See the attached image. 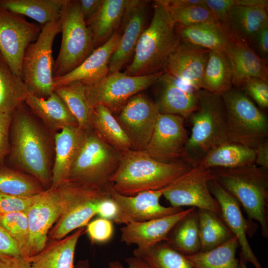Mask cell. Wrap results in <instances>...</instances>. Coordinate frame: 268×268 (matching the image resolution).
<instances>
[{
	"label": "cell",
	"mask_w": 268,
	"mask_h": 268,
	"mask_svg": "<svg viewBox=\"0 0 268 268\" xmlns=\"http://www.w3.org/2000/svg\"><path fill=\"white\" fill-rule=\"evenodd\" d=\"M232 86V68L225 53L210 51L202 77L201 89L222 95Z\"/></svg>",
	"instance_id": "cell-33"
},
{
	"label": "cell",
	"mask_w": 268,
	"mask_h": 268,
	"mask_svg": "<svg viewBox=\"0 0 268 268\" xmlns=\"http://www.w3.org/2000/svg\"><path fill=\"white\" fill-rule=\"evenodd\" d=\"M99 200L82 203L62 216L51 231V238L54 240H60L73 230L86 226L97 215V201Z\"/></svg>",
	"instance_id": "cell-40"
},
{
	"label": "cell",
	"mask_w": 268,
	"mask_h": 268,
	"mask_svg": "<svg viewBox=\"0 0 268 268\" xmlns=\"http://www.w3.org/2000/svg\"><path fill=\"white\" fill-rule=\"evenodd\" d=\"M167 8L175 25L190 26L218 22L205 2L202 4Z\"/></svg>",
	"instance_id": "cell-43"
},
{
	"label": "cell",
	"mask_w": 268,
	"mask_h": 268,
	"mask_svg": "<svg viewBox=\"0 0 268 268\" xmlns=\"http://www.w3.org/2000/svg\"><path fill=\"white\" fill-rule=\"evenodd\" d=\"M232 71V84L240 88L249 78L268 81L267 62L259 56L245 41L232 39L224 51Z\"/></svg>",
	"instance_id": "cell-24"
},
{
	"label": "cell",
	"mask_w": 268,
	"mask_h": 268,
	"mask_svg": "<svg viewBox=\"0 0 268 268\" xmlns=\"http://www.w3.org/2000/svg\"><path fill=\"white\" fill-rule=\"evenodd\" d=\"M163 72L143 76L130 75L120 71L109 73L97 83L86 86L87 101L92 109L102 105L113 114L118 113L132 97L155 84Z\"/></svg>",
	"instance_id": "cell-11"
},
{
	"label": "cell",
	"mask_w": 268,
	"mask_h": 268,
	"mask_svg": "<svg viewBox=\"0 0 268 268\" xmlns=\"http://www.w3.org/2000/svg\"><path fill=\"white\" fill-rule=\"evenodd\" d=\"M0 268H32L29 262L21 256L2 255L0 257Z\"/></svg>",
	"instance_id": "cell-53"
},
{
	"label": "cell",
	"mask_w": 268,
	"mask_h": 268,
	"mask_svg": "<svg viewBox=\"0 0 268 268\" xmlns=\"http://www.w3.org/2000/svg\"><path fill=\"white\" fill-rule=\"evenodd\" d=\"M127 0H103L94 16L87 23L95 48L106 42L120 26Z\"/></svg>",
	"instance_id": "cell-29"
},
{
	"label": "cell",
	"mask_w": 268,
	"mask_h": 268,
	"mask_svg": "<svg viewBox=\"0 0 268 268\" xmlns=\"http://www.w3.org/2000/svg\"><path fill=\"white\" fill-rule=\"evenodd\" d=\"M192 168L183 160L162 162L145 150L130 149L121 153L119 165L110 183L119 194L133 196L142 192L163 189Z\"/></svg>",
	"instance_id": "cell-3"
},
{
	"label": "cell",
	"mask_w": 268,
	"mask_h": 268,
	"mask_svg": "<svg viewBox=\"0 0 268 268\" xmlns=\"http://www.w3.org/2000/svg\"><path fill=\"white\" fill-rule=\"evenodd\" d=\"M42 192L28 197L15 196L0 193V214L27 211L40 198Z\"/></svg>",
	"instance_id": "cell-46"
},
{
	"label": "cell",
	"mask_w": 268,
	"mask_h": 268,
	"mask_svg": "<svg viewBox=\"0 0 268 268\" xmlns=\"http://www.w3.org/2000/svg\"><path fill=\"white\" fill-rule=\"evenodd\" d=\"M196 208L190 207L166 216L139 222H132L121 228V240L128 245L146 248L165 241L175 225Z\"/></svg>",
	"instance_id": "cell-21"
},
{
	"label": "cell",
	"mask_w": 268,
	"mask_h": 268,
	"mask_svg": "<svg viewBox=\"0 0 268 268\" xmlns=\"http://www.w3.org/2000/svg\"><path fill=\"white\" fill-rule=\"evenodd\" d=\"M252 44L255 45L256 53L267 61L268 55V25L263 27L257 32Z\"/></svg>",
	"instance_id": "cell-51"
},
{
	"label": "cell",
	"mask_w": 268,
	"mask_h": 268,
	"mask_svg": "<svg viewBox=\"0 0 268 268\" xmlns=\"http://www.w3.org/2000/svg\"><path fill=\"white\" fill-rule=\"evenodd\" d=\"M210 191L220 208V217L237 239L241 248L240 258L256 268H263L253 252L247 238L254 234L255 223L246 220L237 201L213 177L209 182Z\"/></svg>",
	"instance_id": "cell-17"
},
{
	"label": "cell",
	"mask_w": 268,
	"mask_h": 268,
	"mask_svg": "<svg viewBox=\"0 0 268 268\" xmlns=\"http://www.w3.org/2000/svg\"><path fill=\"white\" fill-rule=\"evenodd\" d=\"M75 268H90L88 261L85 260L79 261L77 265L75 266Z\"/></svg>",
	"instance_id": "cell-57"
},
{
	"label": "cell",
	"mask_w": 268,
	"mask_h": 268,
	"mask_svg": "<svg viewBox=\"0 0 268 268\" xmlns=\"http://www.w3.org/2000/svg\"><path fill=\"white\" fill-rule=\"evenodd\" d=\"M133 255L144 260L149 268H193L185 255L165 241L146 248H135Z\"/></svg>",
	"instance_id": "cell-39"
},
{
	"label": "cell",
	"mask_w": 268,
	"mask_h": 268,
	"mask_svg": "<svg viewBox=\"0 0 268 268\" xmlns=\"http://www.w3.org/2000/svg\"><path fill=\"white\" fill-rule=\"evenodd\" d=\"M213 176L210 169L198 165L192 167L163 189V196L171 206H191L212 211L219 216V205L211 194L209 182Z\"/></svg>",
	"instance_id": "cell-12"
},
{
	"label": "cell",
	"mask_w": 268,
	"mask_h": 268,
	"mask_svg": "<svg viewBox=\"0 0 268 268\" xmlns=\"http://www.w3.org/2000/svg\"><path fill=\"white\" fill-rule=\"evenodd\" d=\"M197 212L201 246L200 251L212 249L234 237L218 215L201 209H197Z\"/></svg>",
	"instance_id": "cell-38"
},
{
	"label": "cell",
	"mask_w": 268,
	"mask_h": 268,
	"mask_svg": "<svg viewBox=\"0 0 268 268\" xmlns=\"http://www.w3.org/2000/svg\"><path fill=\"white\" fill-rule=\"evenodd\" d=\"M239 268H248L247 266V264L245 263L242 259L240 258L239 260Z\"/></svg>",
	"instance_id": "cell-58"
},
{
	"label": "cell",
	"mask_w": 268,
	"mask_h": 268,
	"mask_svg": "<svg viewBox=\"0 0 268 268\" xmlns=\"http://www.w3.org/2000/svg\"><path fill=\"white\" fill-rule=\"evenodd\" d=\"M60 19L62 39L54 63V78L74 70L95 49L92 33L83 18L77 0H67Z\"/></svg>",
	"instance_id": "cell-9"
},
{
	"label": "cell",
	"mask_w": 268,
	"mask_h": 268,
	"mask_svg": "<svg viewBox=\"0 0 268 268\" xmlns=\"http://www.w3.org/2000/svg\"><path fill=\"white\" fill-rule=\"evenodd\" d=\"M267 25L268 6L240 4L236 0L224 28L232 38L245 41L250 46L257 32Z\"/></svg>",
	"instance_id": "cell-25"
},
{
	"label": "cell",
	"mask_w": 268,
	"mask_h": 268,
	"mask_svg": "<svg viewBox=\"0 0 268 268\" xmlns=\"http://www.w3.org/2000/svg\"><path fill=\"white\" fill-rule=\"evenodd\" d=\"M121 34L115 32L104 44L92 53L76 68L62 76L53 78L55 88L78 81L89 86L101 80L109 72L111 57L117 47Z\"/></svg>",
	"instance_id": "cell-20"
},
{
	"label": "cell",
	"mask_w": 268,
	"mask_h": 268,
	"mask_svg": "<svg viewBox=\"0 0 268 268\" xmlns=\"http://www.w3.org/2000/svg\"><path fill=\"white\" fill-rule=\"evenodd\" d=\"M216 20L223 27L227 23L229 13L236 4V0H204Z\"/></svg>",
	"instance_id": "cell-47"
},
{
	"label": "cell",
	"mask_w": 268,
	"mask_h": 268,
	"mask_svg": "<svg viewBox=\"0 0 268 268\" xmlns=\"http://www.w3.org/2000/svg\"><path fill=\"white\" fill-rule=\"evenodd\" d=\"M162 1L168 7H182L204 3V0H162Z\"/></svg>",
	"instance_id": "cell-56"
},
{
	"label": "cell",
	"mask_w": 268,
	"mask_h": 268,
	"mask_svg": "<svg viewBox=\"0 0 268 268\" xmlns=\"http://www.w3.org/2000/svg\"><path fill=\"white\" fill-rule=\"evenodd\" d=\"M92 130L105 143L121 153L131 149L130 141L111 111L98 105L92 109Z\"/></svg>",
	"instance_id": "cell-32"
},
{
	"label": "cell",
	"mask_w": 268,
	"mask_h": 268,
	"mask_svg": "<svg viewBox=\"0 0 268 268\" xmlns=\"http://www.w3.org/2000/svg\"><path fill=\"white\" fill-rule=\"evenodd\" d=\"M105 188L118 207V213L113 221L117 224L143 222L171 215L184 209L182 207L161 205L160 199L163 194V189L127 196L116 192L110 183Z\"/></svg>",
	"instance_id": "cell-15"
},
{
	"label": "cell",
	"mask_w": 268,
	"mask_h": 268,
	"mask_svg": "<svg viewBox=\"0 0 268 268\" xmlns=\"http://www.w3.org/2000/svg\"><path fill=\"white\" fill-rule=\"evenodd\" d=\"M125 261L127 267H125L119 261H112L108 264V268H149L142 259L133 255L127 258Z\"/></svg>",
	"instance_id": "cell-54"
},
{
	"label": "cell",
	"mask_w": 268,
	"mask_h": 268,
	"mask_svg": "<svg viewBox=\"0 0 268 268\" xmlns=\"http://www.w3.org/2000/svg\"><path fill=\"white\" fill-rule=\"evenodd\" d=\"M238 246L234 237L210 250L185 256L193 268H239V261L236 257Z\"/></svg>",
	"instance_id": "cell-36"
},
{
	"label": "cell",
	"mask_w": 268,
	"mask_h": 268,
	"mask_svg": "<svg viewBox=\"0 0 268 268\" xmlns=\"http://www.w3.org/2000/svg\"><path fill=\"white\" fill-rule=\"evenodd\" d=\"M84 227L51 243L40 253L26 259L32 268H75V248Z\"/></svg>",
	"instance_id": "cell-27"
},
{
	"label": "cell",
	"mask_w": 268,
	"mask_h": 268,
	"mask_svg": "<svg viewBox=\"0 0 268 268\" xmlns=\"http://www.w3.org/2000/svg\"><path fill=\"white\" fill-rule=\"evenodd\" d=\"M240 89L251 98L261 108L268 107V81L259 78H251L246 80Z\"/></svg>",
	"instance_id": "cell-45"
},
{
	"label": "cell",
	"mask_w": 268,
	"mask_h": 268,
	"mask_svg": "<svg viewBox=\"0 0 268 268\" xmlns=\"http://www.w3.org/2000/svg\"><path fill=\"white\" fill-rule=\"evenodd\" d=\"M184 120L180 116L160 113L145 149L150 156L165 163L181 160L189 138Z\"/></svg>",
	"instance_id": "cell-16"
},
{
	"label": "cell",
	"mask_w": 268,
	"mask_h": 268,
	"mask_svg": "<svg viewBox=\"0 0 268 268\" xmlns=\"http://www.w3.org/2000/svg\"><path fill=\"white\" fill-rule=\"evenodd\" d=\"M102 1L103 0H77L80 12L86 24L96 14Z\"/></svg>",
	"instance_id": "cell-52"
},
{
	"label": "cell",
	"mask_w": 268,
	"mask_h": 268,
	"mask_svg": "<svg viewBox=\"0 0 268 268\" xmlns=\"http://www.w3.org/2000/svg\"><path fill=\"white\" fill-rule=\"evenodd\" d=\"M156 83L160 86L156 103L160 113L180 116L188 118L198 106V91L165 73Z\"/></svg>",
	"instance_id": "cell-22"
},
{
	"label": "cell",
	"mask_w": 268,
	"mask_h": 268,
	"mask_svg": "<svg viewBox=\"0 0 268 268\" xmlns=\"http://www.w3.org/2000/svg\"><path fill=\"white\" fill-rule=\"evenodd\" d=\"M209 52L180 41L167 58L163 71L199 91Z\"/></svg>",
	"instance_id": "cell-19"
},
{
	"label": "cell",
	"mask_w": 268,
	"mask_h": 268,
	"mask_svg": "<svg viewBox=\"0 0 268 268\" xmlns=\"http://www.w3.org/2000/svg\"><path fill=\"white\" fill-rule=\"evenodd\" d=\"M213 178L238 202L248 220L258 221L262 235L268 237V169L252 164L233 168L210 169Z\"/></svg>",
	"instance_id": "cell-5"
},
{
	"label": "cell",
	"mask_w": 268,
	"mask_h": 268,
	"mask_svg": "<svg viewBox=\"0 0 268 268\" xmlns=\"http://www.w3.org/2000/svg\"><path fill=\"white\" fill-rule=\"evenodd\" d=\"M25 103L53 132H59L67 127L78 126L64 101L55 91L46 98L29 94Z\"/></svg>",
	"instance_id": "cell-26"
},
{
	"label": "cell",
	"mask_w": 268,
	"mask_h": 268,
	"mask_svg": "<svg viewBox=\"0 0 268 268\" xmlns=\"http://www.w3.org/2000/svg\"><path fill=\"white\" fill-rule=\"evenodd\" d=\"M165 242L186 256L200 252L197 208L185 216L175 225Z\"/></svg>",
	"instance_id": "cell-35"
},
{
	"label": "cell",
	"mask_w": 268,
	"mask_h": 268,
	"mask_svg": "<svg viewBox=\"0 0 268 268\" xmlns=\"http://www.w3.org/2000/svg\"><path fill=\"white\" fill-rule=\"evenodd\" d=\"M180 41L167 7L162 0H155L151 23L142 32L132 62L124 72L143 76L161 71L167 58Z\"/></svg>",
	"instance_id": "cell-6"
},
{
	"label": "cell",
	"mask_w": 268,
	"mask_h": 268,
	"mask_svg": "<svg viewBox=\"0 0 268 268\" xmlns=\"http://www.w3.org/2000/svg\"><path fill=\"white\" fill-rule=\"evenodd\" d=\"M86 130L78 126L63 128L54 135L55 158L50 188L68 181L69 172L84 138Z\"/></svg>",
	"instance_id": "cell-23"
},
{
	"label": "cell",
	"mask_w": 268,
	"mask_h": 268,
	"mask_svg": "<svg viewBox=\"0 0 268 268\" xmlns=\"http://www.w3.org/2000/svg\"><path fill=\"white\" fill-rule=\"evenodd\" d=\"M44 190L42 184L33 177L0 166V193L28 197L39 194Z\"/></svg>",
	"instance_id": "cell-41"
},
{
	"label": "cell",
	"mask_w": 268,
	"mask_h": 268,
	"mask_svg": "<svg viewBox=\"0 0 268 268\" xmlns=\"http://www.w3.org/2000/svg\"><path fill=\"white\" fill-rule=\"evenodd\" d=\"M0 253L8 256L23 257L21 252L15 240L8 233V232L0 225Z\"/></svg>",
	"instance_id": "cell-49"
},
{
	"label": "cell",
	"mask_w": 268,
	"mask_h": 268,
	"mask_svg": "<svg viewBox=\"0 0 268 268\" xmlns=\"http://www.w3.org/2000/svg\"><path fill=\"white\" fill-rule=\"evenodd\" d=\"M197 109L189 117L192 127L182 158L192 167L214 148L229 141L226 110L221 95L198 91Z\"/></svg>",
	"instance_id": "cell-4"
},
{
	"label": "cell",
	"mask_w": 268,
	"mask_h": 268,
	"mask_svg": "<svg viewBox=\"0 0 268 268\" xmlns=\"http://www.w3.org/2000/svg\"><path fill=\"white\" fill-rule=\"evenodd\" d=\"M24 103L12 114L10 159L43 186H51L52 161L50 140Z\"/></svg>",
	"instance_id": "cell-2"
},
{
	"label": "cell",
	"mask_w": 268,
	"mask_h": 268,
	"mask_svg": "<svg viewBox=\"0 0 268 268\" xmlns=\"http://www.w3.org/2000/svg\"><path fill=\"white\" fill-rule=\"evenodd\" d=\"M41 31V26L0 6V53L13 72L20 77L24 52Z\"/></svg>",
	"instance_id": "cell-13"
},
{
	"label": "cell",
	"mask_w": 268,
	"mask_h": 268,
	"mask_svg": "<svg viewBox=\"0 0 268 268\" xmlns=\"http://www.w3.org/2000/svg\"><path fill=\"white\" fill-rule=\"evenodd\" d=\"M86 86L75 81L55 87V92L63 99L76 119L78 126L88 131L92 129L91 118L92 108L85 95Z\"/></svg>",
	"instance_id": "cell-37"
},
{
	"label": "cell",
	"mask_w": 268,
	"mask_h": 268,
	"mask_svg": "<svg viewBox=\"0 0 268 268\" xmlns=\"http://www.w3.org/2000/svg\"><path fill=\"white\" fill-rule=\"evenodd\" d=\"M2 255H3V254H1V253H0V257Z\"/></svg>",
	"instance_id": "cell-59"
},
{
	"label": "cell",
	"mask_w": 268,
	"mask_h": 268,
	"mask_svg": "<svg viewBox=\"0 0 268 268\" xmlns=\"http://www.w3.org/2000/svg\"><path fill=\"white\" fill-rule=\"evenodd\" d=\"M29 95L22 78L13 72L0 53V113L12 115Z\"/></svg>",
	"instance_id": "cell-34"
},
{
	"label": "cell",
	"mask_w": 268,
	"mask_h": 268,
	"mask_svg": "<svg viewBox=\"0 0 268 268\" xmlns=\"http://www.w3.org/2000/svg\"><path fill=\"white\" fill-rule=\"evenodd\" d=\"M61 32V19L41 27L35 41L26 48L22 59L21 77L29 94L46 98L55 91L52 47L56 36Z\"/></svg>",
	"instance_id": "cell-7"
},
{
	"label": "cell",
	"mask_w": 268,
	"mask_h": 268,
	"mask_svg": "<svg viewBox=\"0 0 268 268\" xmlns=\"http://www.w3.org/2000/svg\"><path fill=\"white\" fill-rule=\"evenodd\" d=\"M67 0H0V6L33 19L41 27L61 18Z\"/></svg>",
	"instance_id": "cell-31"
},
{
	"label": "cell",
	"mask_w": 268,
	"mask_h": 268,
	"mask_svg": "<svg viewBox=\"0 0 268 268\" xmlns=\"http://www.w3.org/2000/svg\"><path fill=\"white\" fill-rule=\"evenodd\" d=\"M86 226V232L91 241L94 243H106L114 235L113 222L105 218L99 217L89 222Z\"/></svg>",
	"instance_id": "cell-44"
},
{
	"label": "cell",
	"mask_w": 268,
	"mask_h": 268,
	"mask_svg": "<svg viewBox=\"0 0 268 268\" xmlns=\"http://www.w3.org/2000/svg\"><path fill=\"white\" fill-rule=\"evenodd\" d=\"M12 115L0 113V162L10 152L9 130Z\"/></svg>",
	"instance_id": "cell-48"
},
{
	"label": "cell",
	"mask_w": 268,
	"mask_h": 268,
	"mask_svg": "<svg viewBox=\"0 0 268 268\" xmlns=\"http://www.w3.org/2000/svg\"><path fill=\"white\" fill-rule=\"evenodd\" d=\"M255 157L254 149L228 141L209 151L198 165L210 169L233 168L255 164Z\"/></svg>",
	"instance_id": "cell-30"
},
{
	"label": "cell",
	"mask_w": 268,
	"mask_h": 268,
	"mask_svg": "<svg viewBox=\"0 0 268 268\" xmlns=\"http://www.w3.org/2000/svg\"><path fill=\"white\" fill-rule=\"evenodd\" d=\"M158 106L146 96L132 97L115 117L134 150H145L160 114Z\"/></svg>",
	"instance_id": "cell-14"
},
{
	"label": "cell",
	"mask_w": 268,
	"mask_h": 268,
	"mask_svg": "<svg viewBox=\"0 0 268 268\" xmlns=\"http://www.w3.org/2000/svg\"><path fill=\"white\" fill-rule=\"evenodd\" d=\"M107 195L106 188L70 181L44 190L27 211L29 239L24 258L34 256L45 248L49 230L62 216L77 205Z\"/></svg>",
	"instance_id": "cell-1"
},
{
	"label": "cell",
	"mask_w": 268,
	"mask_h": 268,
	"mask_svg": "<svg viewBox=\"0 0 268 268\" xmlns=\"http://www.w3.org/2000/svg\"><path fill=\"white\" fill-rule=\"evenodd\" d=\"M121 153L87 131L71 168L68 181L105 188L119 165Z\"/></svg>",
	"instance_id": "cell-10"
},
{
	"label": "cell",
	"mask_w": 268,
	"mask_h": 268,
	"mask_svg": "<svg viewBox=\"0 0 268 268\" xmlns=\"http://www.w3.org/2000/svg\"><path fill=\"white\" fill-rule=\"evenodd\" d=\"M149 1L127 0L121 23L122 34L109 64V73L120 71L134 52L138 40L145 29Z\"/></svg>",
	"instance_id": "cell-18"
},
{
	"label": "cell",
	"mask_w": 268,
	"mask_h": 268,
	"mask_svg": "<svg viewBox=\"0 0 268 268\" xmlns=\"http://www.w3.org/2000/svg\"><path fill=\"white\" fill-rule=\"evenodd\" d=\"M117 213V206L108 193L107 196L98 201L97 215L99 217L111 220L113 222Z\"/></svg>",
	"instance_id": "cell-50"
},
{
	"label": "cell",
	"mask_w": 268,
	"mask_h": 268,
	"mask_svg": "<svg viewBox=\"0 0 268 268\" xmlns=\"http://www.w3.org/2000/svg\"><path fill=\"white\" fill-rule=\"evenodd\" d=\"M0 225L15 240L24 257L29 239L27 211L0 214Z\"/></svg>",
	"instance_id": "cell-42"
},
{
	"label": "cell",
	"mask_w": 268,
	"mask_h": 268,
	"mask_svg": "<svg viewBox=\"0 0 268 268\" xmlns=\"http://www.w3.org/2000/svg\"><path fill=\"white\" fill-rule=\"evenodd\" d=\"M227 117L229 141L255 149L268 139V120L241 90L232 88L221 95Z\"/></svg>",
	"instance_id": "cell-8"
},
{
	"label": "cell",
	"mask_w": 268,
	"mask_h": 268,
	"mask_svg": "<svg viewBox=\"0 0 268 268\" xmlns=\"http://www.w3.org/2000/svg\"><path fill=\"white\" fill-rule=\"evenodd\" d=\"M175 31L180 41L209 51L224 52L233 39L218 22L190 26L175 25Z\"/></svg>",
	"instance_id": "cell-28"
},
{
	"label": "cell",
	"mask_w": 268,
	"mask_h": 268,
	"mask_svg": "<svg viewBox=\"0 0 268 268\" xmlns=\"http://www.w3.org/2000/svg\"><path fill=\"white\" fill-rule=\"evenodd\" d=\"M256 157L255 164L268 169V140L261 143L255 149Z\"/></svg>",
	"instance_id": "cell-55"
}]
</instances>
